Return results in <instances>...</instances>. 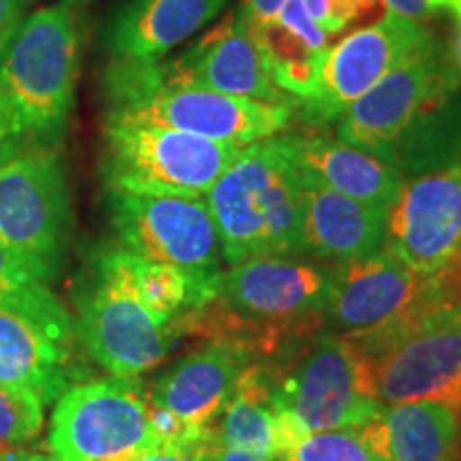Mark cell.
I'll use <instances>...</instances> for the list:
<instances>
[{
  "label": "cell",
  "instance_id": "6da1fadb",
  "mask_svg": "<svg viewBox=\"0 0 461 461\" xmlns=\"http://www.w3.org/2000/svg\"><path fill=\"white\" fill-rule=\"evenodd\" d=\"M299 186V167L285 135L241 148L203 197L229 267L265 255L308 257Z\"/></svg>",
  "mask_w": 461,
  "mask_h": 461
},
{
  "label": "cell",
  "instance_id": "7a4b0ae2",
  "mask_svg": "<svg viewBox=\"0 0 461 461\" xmlns=\"http://www.w3.org/2000/svg\"><path fill=\"white\" fill-rule=\"evenodd\" d=\"M105 122H137L246 148L291 129L295 107L171 84L157 62L112 60L101 77Z\"/></svg>",
  "mask_w": 461,
  "mask_h": 461
},
{
  "label": "cell",
  "instance_id": "3957f363",
  "mask_svg": "<svg viewBox=\"0 0 461 461\" xmlns=\"http://www.w3.org/2000/svg\"><path fill=\"white\" fill-rule=\"evenodd\" d=\"M82 34L71 5L41 7L0 51V95L17 126L11 146L58 148L75 105Z\"/></svg>",
  "mask_w": 461,
  "mask_h": 461
},
{
  "label": "cell",
  "instance_id": "277c9868",
  "mask_svg": "<svg viewBox=\"0 0 461 461\" xmlns=\"http://www.w3.org/2000/svg\"><path fill=\"white\" fill-rule=\"evenodd\" d=\"M255 361L272 380L278 411L303 434L363 428L383 411L367 391L361 350L325 327Z\"/></svg>",
  "mask_w": 461,
  "mask_h": 461
},
{
  "label": "cell",
  "instance_id": "5b68a950",
  "mask_svg": "<svg viewBox=\"0 0 461 461\" xmlns=\"http://www.w3.org/2000/svg\"><path fill=\"white\" fill-rule=\"evenodd\" d=\"M73 233L71 186L58 148L0 152V246L45 285L65 267Z\"/></svg>",
  "mask_w": 461,
  "mask_h": 461
},
{
  "label": "cell",
  "instance_id": "8992f818",
  "mask_svg": "<svg viewBox=\"0 0 461 461\" xmlns=\"http://www.w3.org/2000/svg\"><path fill=\"white\" fill-rule=\"evenodd\" d=\"M75 303V338L115 378L149 372L167 359L180 338L177 322L160 319L137 297L118 246L95 252Z\"/></svg>",
  "mask_w": 461,
  "mask_h": 461
},
{
  "label": "cell",
  "instance_id": "52a82bcc",
  "mask_svg": "<svg viewBox=\"0 0 461 461\" xmlns=\"http://www.w3.org/2000/svg\"><path fill=\"white\" fill-rule=\"evenodd\" d=\"M240 146L137 122H105L101 177L107 190L203 199Z\"/></svg>",
  "mask_w": 461,
  "mask_h": 461
},
{
  "label": "cell",
  "instance_id": "ba28073f",
  "mask_svg": "<svg viewBox=\"0 0 461 461\" xmlns=\"http://www.w3.org/2000/svg\"><path fill=\"white\" fill-rule=\"evenodd\" d=\"M107 216L122 250L171 265L221 295L227 269L205 199L107 190Z\"/></svg>",
  "mask_w": 461,
  "mask_h": 461
},
{
  "label": "cell",
  "instance_id": "9c48e42d",
  "mask_svg": "<svg viewBox=\"0 0 461 461\" xmlns=\"http://www.w3.org/2000/svg\"><path fill=\"white\" fill-rule=\"evenodd\" d=\"M54 403L50 451L58 461H115L160 445L148 397L132 378L71 384Z\"/></svg>",
  "mask_w": 461,
  "mask_h": 461
},
{
  "label": "cell",
  "instance_id": "30bf717a",
  "mask_svg": "<svg viewBox=\"0 0 461 461\" xmlns=\"http://www.w3.org/2000/svg\"><path fill=\"white\" fill-rule=\"evenodd\" d=\"M331 263L303 255H265L230 265L218 295L238 322L272 336L322 327Z\"/></svg>",
  "mask_w": 461,
  "mask_h": 461
},
{
  "label": "cell",
  "instance_id": "8fae6325",
  "mask_svg": "<svg viewBox=\"0 0 461 461\" xmlns=\"http://www.w3.org/2000/svg\"><path fill=\"white\" fill-rule=\"evenodd\" d=\"M361 355L367 391L383 406L429 400L461 411V299L442 303L393 342Z\"/></svg>",
  "mask_w": 461,
  "mask_h": 461
},
{
  "label": "cell",
  "instance_id": "7c38bea8",
  "mask_svg": "<svg viewBox=\"0 0 461 461\" xmlns=\"http://www.w3.org/2000/svg\"><path fill=\"white\" fill-rule=\"evenodd\" d=\"M461 88L453 50L434 37L367 90L336 124L339 141L387 160L397 137L420 112Z\"/></svg>",
  "mask_w": 461,
  "mask_h": 461
},
{
  "label": "cell",
  "instance_id": "4fadbf2b",
  "mask_svg": "<svg viewBox=\"0 0 461 461\" xmlns=\"http://www.w3.org/2000/svg\"><path fill=\"white\" fill-rule=\"evenodd\" d=\"M252 361L246 346L207 339L160 374L146 391L160 445H190L210 434Z\"/></svg>",
  "mask_w": 461,
  "mask_h": 461
},
{
  "label": "cell",
  "instance_id": "5bb4252c",
  "mask_svg": "<svg viewBox=\"0 0 461 461\" xmlns=\"http://www.w3.org/2000/svg\"><path fill=\"white\" fill-rule=\"evenodd\" d=\"M434 37L428 26L389 14L346 34L327 54L316 95L295 107L297 118L312 131L338 124L367 90Z\"/></svg>",
  "mask_w": 461,
  "mask_h": 461
},
{
  "label": "cell",
  "instance_id": "9a60e30c",
  "mask_svg": "<svg viewBox=\"0 0 461 461\" xmlns=\"http://www.w3.org/2000/svg\"><path fill=\"white\" fill-rule=\"evenodd\" d=\"M384 250L434 276L461 258V165L403 180L389 207Z\"/></svg>",
  "mask_w": 461,
  "mask_h": 461
},
{
  "label": "cell",
  "instance_id": "2e32d148",
  "mask_svg": "<svg viewBox=\"0 0 461 461\" xmlns=\"http://www.w3.org/2000/svg\"><path fill=\"white\" fill-rule=\"evenodd\" d=\"M157 67L163 79L171 84L297 107V103L272 82L261 51L238 11H230L182 54L158 60Z\"/></svg>",
  "mask_w": 461,
  "mask_h": 461
},
{
  "label": "cell",
  "instance_id": "e0dca14e",
  "mask_svg": "<svg viewBox=\"0 0 461 461\" xmlns=\"http://www.w3.org/2000/svg\"><path fill=\"white\" fill-rule=\"evenodd\" d=\"M299 182L305 255L322 263H346L384 250L387 207L339 194L302 169Z\"/></svg>",
  "mask_w": 461,
  "mask_h": 461
},
{
  "label": "cell",
  "instance_id": "ac0fdd59",
  "mask_svg": "<svg viewBox=\"0 0 461 461\" xmlns=\"http://www.w3.org/2000/svg\"><path fill=\"white\" fill-rule=\"evenodd\" d=\"M229 0H129L103 31L112 60L158 62L214 22Z\"/></svg>",
  "mask_w": 461,
  "mask_h": 461
},
{
  "label": "cell",
  "instance_id": "d6986e66",
  "mask_svg": "<svg viewBox=\"0 0 461 461\" xmlns=\"http://www.w3.org/2000/svg\"><path fill=\"white\" fill-rule=\"evenodd\" d=\"M286 143L299 169L346 197L378 207L393 205L406 177L376 154L321 131L288 132Z\"/></svg>",
  "mask_w": 461,
  "mask_h": 461
},
{
  "label": "cell",
  "instance_id": "ffe728a7",
  "mask_svg": "<svg viewBox=\"0 0 461 461\" xmlns=\"http://www.w3.org/2000/svg\"><path fill=\"white\" fill-rule=\"evenodd\" d=\"M361 440L383 461H459L461 411L442 402L383 406L357 428Z\"/></svg>",
  "mask_w": 461,
  "mask_h": 461
},
{
  "label": "cell",
  "instance_id": "44dd1931",
  "mask_svg": "<svg viewBox=\"0 0 461 461\" xmlns=\"http://www.w3.org/2000/svg\"><path fill=\"white\" fill-rule=\"evenodd\" d=\"M269 77L293 101L316 95L330 54V37L314 24L302 0H288L269 24L248 28Z\"/></svg>",
  "mask_w": 461,
  "mask_h": 461
},
{
  "label": "cell",
  "instance_id": "7402d4cb",
  "mask_svg": "<svg viewBox=\"0 0 461 461\" xmlns=\"http://www.w3.org/2000/svg\"><path fill=\"white\" fill-rule=\"evenodd\" d=\"M71 346L20 314L0 310V384L54 403L71 387Z\"/></svg>",
  "mask_w": 461,
  "mask_h": 461
},
{
  "label": "cell",
  "instance_id": "603a6c76",
  "mask_svg": "<svg viewBox=\"0 0 461 461\" xmlns=\"http://www.w3.org/2000/svg\"><path fill=\"white\" fill-rule=\"evenodd\" d=\"M212 438L221 447L278 459V403L263 363L252 361L241 374Z\"/></svg>",
  "mask_w": 461,
  "mask_h": 461
},
{
  "label": "cell",
  "instance_id": "cb8c5ba5",
  "mask_svg": "<svg viewBox=\"0 0 461 461\" xmlns=\"http://www.w3.org/2000/svg\"><path fill=\"white\" fill-rule=\"evenodd\" d=\"M387 163L403 177L461 165V88L436 101L406 126Z\"/></svg>",
  "mask_w": 461,
  "mask_h": 461
},
{
  "label": "cell",
  "instance_id": "d4e9b609",
  "mask_svg": "<svg viewBox=\"0 0 461 461\" xmlns=\"http://www.w3.org/2000/svg\"><path fill=\"white\" fill-rule=\"evenodd\" d=\"M0 310L20 314L60 344H73L75 325L65 305L50 291V285L34 278L3 246H0Z\"/></svg>",
  "mask_w": 461,
  "mask_h": 461
},
{
  "label": "cell",
  "instance_id": "484cf974",
  "mask_svg": "<svg viewBox=\"0 0 461 461\" xmlns=\"http://www.w3.org/2000/svg\"><path fill=\"white\" fill-rule=\"evenodd\" d=\"M278 461H383L361 440L357 429H327L305 434Z\"/></svg>",
  "mask_w": 461,
  "mask_h": 461
},
{
  "label": "cell",
  "instance_id": "4316f807",
  "mask_svg": "<svg viewBox=\"0 0 461 461\" xmlns=\"http://www.w3.org/2000/svg\"><path fill=\"white\" fill-rule=\"evenodd\" d=\"M43 408L37 397L0 384V451L24 447L41 434Z\"/></svg>",
  "mask_w": 461,
  "mask_h": 461
},
{
  "label": "cell",
  "instance_id": "83f0119b",
  "mask_svg": "<svg viewBox=\"0 0 461 461\" xmlns=\"http://www.w3.org/2000/svg\"><path fill=\"white\" fill-rule=\"evenodd\" d=\"M305 11L327 37L342 34L378 14L380 0H302Z\"/></svg>",
  "mask_w": 461,
  "mask_h": 461
},
{
  "label": "cell",
  "instance_id": "f1b7e54d",
  "mask_svg": "<svg viewBox=\"0 0 461 461\" xmlns=\"http://www.w3.org/2000/svg\"><path fill=\"white\" fill-rule=\"evenodd\" d=\"M205 438L193 442V445H157L115 461H201V445H203Z\"/></svg>",
  "mask_w": 461,
  "mask_h": 461
},
{
  "label": "cell",
  "instance_id": "f546056e",
  "mask_svg": "<svg viewBox=\"0 0 461 461\" xmlns=\"http://www.w3.org/2000/svg\"><path fill=\"white\" fill-rule=\"evenodd\" d=\"M389 15L402 17L423 24L442 11H447V0H380Z\"/></svg>",
  "mask_w": 461,
  "mask_h": 461
},
{
  "label": "cell",
  "instance_id": "4dcf8cb0",
  "mask_svg": "<svg viewBox=\"0 0 461 461\" xmlns=\"http://www.w3.org/2000/svg\"><path fill=\"white\" fill-rule=\"evenodd\" d=\"M34 0H0V51L28 17Z\"/></svg>",
  "mask_w": 461,
  "mask_h": 461
},
{
  "label": "cell",
  "instance_id": "1f68e13d",
  "mask_svg": "<svg viewBox=\"0 0 461 461\" xmlns=\"http://www.w3.org/2000/svg\"><path fill=\"white\" fill-rule=\"evenodd\" d=\"M288 0H240V7L235 9L248 28H258L269 24Z\"/></svg>",
  "mask_w": 461,
  "mask_h": 461
},
{
  "label": "cell",
  "instance_id": "d6a6232c",
  "mask_svg": "<svg viewBox=\"0 0 461 461\" xmlns=\"http://www.w3.org/2000/svg\"><path fill=\"white\" fill-rule=\"evenodd\" d=\"M201 461H274V459L263 457V455H257V453L238 451V448L221 447L218 442H214V438H212V431H210V436H207L203 445H201Z\"/></svg>",
  "mask_w": 461,
  "mask_h": 461
},
{
  "label": "cell",
  "instance_id": "836d02e7",
  "mask_svg": "<svg viewBox=\"0 0 461 461\" xmlns=\"http://www.w3.org/2000/svg\"><path fill=\"white\" fill-rule=\"evenodd\" d=\"M15 141H17V126H15L14 113H11L5 96L0 95V152Z\"/></svg>",
  "mask_w": 461,
  "mask_h": 461
},
{
  "label": "cell",
  "instance_id": "e575fe53",
  "mask_svg": "<svg viewBox=\"0 0 461 461\" xmlns=\"http://www.w3.org/2000/svg\"><path fill=\"white\" fill-rule=\"evenodd\" d=\"M0 461H58L54 455L26 451V448H9V451H0Z\"/></svg>",
  "mask_w": 461,
  "mask_h": 461
},
{
  "label": "cell",
  "instance_id": "d590c367",
  "mask_svg": "<svg viewBox=\"0 0 461 461\" xmlns=\"http://www.w3.org/2000/svg\"><path fill=\"white\" fill-rule=\"evenodd\" d=\"M65 5H77V3H84V0H62Z\"/></svg>",
  "mask_w": 461,
  "mask_h": 461
},
{
  "label": "cell",
  "instance_id": "8d00e7d4",
  "mask_svg": "<svg viewBox=\"0 0 461 461\" xmlns=\"http://www.w3.org/2000/svg\"><path fill=\"white\" fill-rule=\"evenodd\" d=\"M276 461H278V459H276Z\"/></svg>",
  "mask_w": 461,
  "mask_h": 461
}]
</instances>
